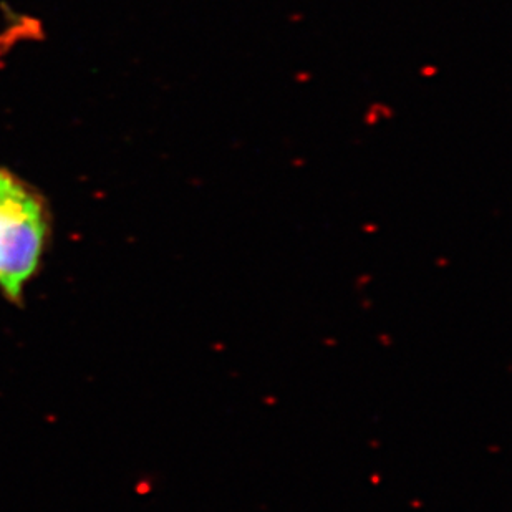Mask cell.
I'll return each mask as SVG.
<instances>
[{"instance_id":"6da1fadb","label":"cell","mask_w":512,"mask_h":512,"mask_svg":"<svg viewBox=\"0 0 512 512\" xmlns=\"http://www.w3.org/2000/svg\"><path fill=\"white\" fill-rule=\"evenodd\" d=\"M49 206L34 186L0 170V292L22 304L25 289L44 264L50 241Z\"/></svg>"}]
</instances>
